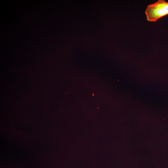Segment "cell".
<instances>
[{"label":"cell","instance_id":"1","mask_svg":"<svg viewBox=\"0 0 168 168\" xmlns=\"http://www.w3.org/2000/svg\"><path fill=\"white\" fill-rule=\"evenodd\" d=\"M145 13L148 21L156 22L168 15V2L164 0H158L154 3L148 5Z\"/></svg>","mask_w":168,"mask_h":168}]
</instances>
